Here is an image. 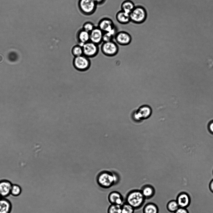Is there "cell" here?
I'll return each instance as SVG.
<instances>
[{"label": "cell", "instance_id": "5", "mask_svg": "<svg viewBox=\"0 0 213 213\" xmlns=\"http://www.w3.org/2000/svg\"><path fill=\"white\" fill-rule=\"evenodd\" d=\"M72 64L74 68L80 72H84L90 67L91 62L90 58L83 55L74 57Z\"/></svg>", "mask_w": 213, "mask_h": 213}, {"label": "cell", "instance_id": "29", "mask_svg": "<svg viewBox=\"0 0 213 213\" xmlns=\"http://www.w3.org/2000/svg\"><path fill=\"white\" fill-rule=\"evenodd\" d=\"M209 188L210 191L213 193V179L209 183Z\"/></svg>", "mask_w": 213, "mask_h": 213}, {"label": "cell", "instance_id": "15", "mask_svg": "<svg viewBox=\"0 0 213 213\" xmlns=\"http://www.w3.org/2000/svg\"><path fill=\"white\" fill-rule=\"evenodd\" d=\"M117 21L122 24H126L131 22L130 14L121 10L118 12L116 15Z\"/></svg>", "mask_w": 213, "mask_h": 213}, {"label": "cell", "instance_id": "19", "mask_svg": "<svg viewBox=\"0 0 213 213\" xmlns=\"http://www.w3.org/2000/svg\"><path fill=\"white\" fill-rule=\"evenodd\" d=\"M134 3L131 0H125L121 4V10L130 14L135 7Z\"/></svg>", "mask_w": 213, "mask_h": 213}, {"label": "cell", "instance_id": "10", "mask_svg": "<svg viewBox=\"0 0 213 213\" xmlns=\"http://www.w3.org/2000/svg\"><path fill=\"white\" fill-rule=\"evenodd\" d=\"M98 27L103 32H110L116 27L111 19L104 18L100 21Z\"/></svg>", "mask_w": 213, "mask_h": 213}, {"label": "cell", "instance_id": "6", "mask_svg": "<svg viewBox=\"0 0 213 213\" xmlns=\"http://www.w3.org/2000/svg\"><path fill=\"white\" fill-rule=\"evenodd\" d=\"M102 52L108 57H113L118 52L119 47L117 43L113 41L103 42L101 46Z\"/></svg>", "mask_w": 213, "mask_h": 213}, {"label": "cell", "instance_id": "21", "mask_svg": "<svg viewBox=\"0 0 213 213\" xmlns=\"http://www.w3.org/2000/svg\"><path fill=\"white\" fill-rule=\"evenodd\" d=\"M71 53L74 57L83 55L82 46L79 44L73 46L71 50Z\"/></svg>", "mask_w": 213, "mask_h": 213}, {"label": "cell", "instance_id": "9", "mask_svg": "<svg viewBox=\"0 0 213 213\" xmlns=\"http://www.w3.org/2000/svg\"><path fill=\"white\" fill-rule=\"evenodd\" d=\"M114 39L117 44L121 46H126L129 44L132 40L130 34L125 31L118 32L116 34Z\"/></svg>", "mask_w": 213, "mask_h": 213}, {"label": "cell", "instance_id": "4", "mask_svg": "<svg viewBox=\"0 0 213 213\" xmlns=\"http://www.w3.org/2000/svg\"><path fill=\"white\" fill-rule=\"evenodd\" d=\"M152 110L149 105L141 106L132 113L133 119L136 121H140L149 118L151 115Z\"/></svg>", "mask_w": 213, "mask_h": 213}, {"label": "cell", "instance_id": "12", "mask_svg": "<svg viewBox=\"0 0 213 213\" xmlns=\"http://www.w3.org/2000/svg\"><path fill=\"white\" fill-rule=\"evenodd\" d=\"M103 32L98 27H95L90 33V41L98 45L102 42Z\"/></svg>", "mask_w": 213, "mask_h": 213}, {"label": "cell", "instance_id": "13", "mask_svg": "<svg viewBox=\"0 0 213 213\" xmlns=\"http://www.w3.org/2000/svg\"><path fill=\"white\" fill-rule=\"evenodd\" d=\"M176 201L179 207L186 208L190 205L191 198L187 193L182 192L178 195Z\"/></svg>", "mask_w": 213, "mask_h": 213}, {"label": "cell", "instance_id": "3", "mask_svg": "<svg viewBox=\"0 0 213 213\" xmlns=\"http://www.w3.org/2000/svg\"><path fill=\"white\" fill-rule=\"evenodd\" d=\"M147 16L145 8L141 6H136L130 14L131 22L136 24H141L144 22Z\"/></svg>", "mask_w": 213, "mask_h": 213}, {"label": "cell", "instance_id": "32", "mask_svg": "<svg viewBox=\"0 0 213 213\" xmlns=\"http://www.w3.org/2000/svg\"></svg>", "mask_w": 213, "mask_h": 213}, {"label": "cell", "instance_id": "27", "mask_svg": "<svg viewBox=\"0 0 213 213\" xmlns=\"http://www.w3.org/2000/svg\"><path fill=\"white\" fill-rule=\"evenodd\" d=\"M174 213H189L186 208L179 207Z\"/></svg>", "mask_w": 213, "mask_h": 213}, {"label": "cell", "instance_id": "28", "mask_svg": "<svg viewBox=\"0 0 213 213\" xmlns=\"http://www.w3.org/2000/svg\"><path fill=\"white\" fill-rule=\"evenodd\" d=\"M208 129L209 131L213 134V120H212L209 123Z\"/></svg>", "mask_w": 213, "mask_h": 213}, {"label": "cell", "instance_id": "30", "mask_svg": "<svg viewBox=\"0 0 213 213\" xmlns=\"http://www.w3.org/2000/svg\"><path fill=\"white\" fill-rule=\"evenodd\" d=\"M97 4H100L103 2L105 0H94Z\"/></svg>", "mask_w": 213, "mask_h": 213}, {"label": "cell", "instance_id": "18", "mask_svg": "<svg viewBox=\"0 0 213 213\" xmlns=\"http://www.w3.org/2000/svg\"><path fill=\"white\" fill-rule=\"evenodd\" d=\"M77 39L79 45L83 44L90 41V33L83 29L80 30L77 35Z\"/></svg>", "mask_w": 213, "mask_h": 213}, {"label": "cell", "instance_id": "31", "mask_svg": "<svg viewBox=\"0 0 213 213\" xmlns=\"http://www.w3.org/2000/svg\"><path fill=\"white\" fill-rule=\"evenodd\" d=\"M1 198V196H0V198Z\"/></svg>", "mask_w": 213, "mask_h": 213}, {"label": "cell", "instance_id": "25", "mask_svg": "<svg viewBox=\"0 0 213 213\" xmlns=\"http://www.w3.org/2000/svg\"><path fill=\"white\" fill-rule=\"evenodd\" d=\"M22 189L19 185L15 184H12L10 194L14 196H17L20 195Z\"/></svg>", "mask_w": 213, "mask_h": 213}, {"label": "cell", "instance_id": "24", "mask_svg": "<svg viewBox=\"0 0 213 213\" xmlns=\"http://www.w3.org/2000/svg\"><path fill=\"white\" fill-rule=\"evenodd\" d=\"M121 213H134L135 209L131 206L126 203L121 205Z\"/></svg>", "mask_w": 213, "mask_h": 213}, {"label": "cell", "instance_id": "11", "mask_svg": "<svg viewBox=\"0 0 213 213\" xmlns=\"http://www.w3.org/2000/svg\"><path fill=\"white\" fill-rule=\"evenodd\" d=\"M12 185V183L7 180L0 181V196L1 197L5 198L11 194Z\"/></svg>", "mask_w": 213, "mask_h": 213}, {"label": "cell", "instance_id": "26", "mask_svg": "<svg viewBox=\"0 0 213 213\" xmlns=\"http://www.w3.org/2000/svg\"><path fill=\"white\" fill-rule=\"evenodd\" d=\"M94 24L90 22H87L84 23L82 29L85 31L90 33L95 28Z\"/></svg>", "mask_w": 213, "mask_h": 213}, {"label": "cell", "instance_id": "16", "mask_svg": "<svg viewBox=\"0 0 213 213\" xmlns=\"http://www.w3.org/2000/svg\"><path fill=\"white\" fill-rule=\"evenodd\" d=\"M10 201L5 198H0V213H10L12 210Z\"/></svg>", "mask_w": 213, "mask_h": 213}, {"label": "cell", "instance_id": "2", "mask_svg": "<svg viewBox=\"0 0 213 213\" xmlns=\"http://www.w3.org/2000/svg\"><path fill=\"white\" fill-rule=\"evenodd\" d=\"M98 184L101 187L108 189L116 185L114 172L104 170L100 172L96 178Z\"/></svg>", "mask_w": 213, "mask_h": 213}, {"label": "cell", "instance_id": "1", "mask_svg": "<svg viewBox=\"0 0 213 213\" xmlns=\"http://www.w3.org/2000/svg\"><path fill=\"white\" fill-rule=\"evenodd\" d=\"M145 200L141 190H134L127 193L126 198V202L136 210L142 206Z\"/></svg>", "mask_w": 213, "mask_h": 213}, {"label": "cell", "instance_id": "22", "mask_svg": "<svg viewBox=\"0 0 213 213\" xmlns=\"http://www.w3.org/2000/svg\"><path fill=\"white\" fill-rule=\"evenodd\" d=\"M179 207L176 200L170 201L166 205L167 210L170 212L174 213Z\"/></svg>", "mask_w": 213, "mask_h": 213}, {"label": "cell", "instance_id": "7", "mask_svg": "<svg viewBox=\"0 0 213 213\" xmlns=\"http://www.w3.org/2000/svg\"><path fill=\"white\" fill-rule=\"evenodd\" d=\"M82 46L83 55L89 58L95 57L99 52L98 45L90 41L84 44Z\"/></svg>", "mask_w": 213, "mask_h": 213}, {"label": "cell", "instance_id": "23", "mask_svg": "<svg viewBox=\"0 0 213 213\" xmlns=\"http://www.w3.org/2000/svg\"><path fill=\"white\" fill-rule=\"evenodd\" d=\"M121 205L111 204L108 209L107 213H121Z\"/></svg>", "mask_w": 213, "mask_h": 213}, {"label": "cell", "instance_id": "8", "mask_svg": "<svg viewBox=\"0 0 213 213\" xmlns=\"http://www.w3.org/2000/svg\"><path fill=\"white\" fill-rule=\"evenodd\" d=\"M97 4L94 0H79L78 3L80 10L86 14L92 13L96 8Z\"/></svg>", "mask_w": 213, "mask_h": 213}, {"label": "cell", "instance_id": "20", "mask_svg": "<svg viewBox=\"0 0 213 213\" xmlns=\"http://www.w3.org/2000/svg\"><path fill=\"white\" fill-rule=\"evenodd\" d=\"M143 213H158L159 209L157 206L153 203L146 204L142 210Z\"/></svg>", "mask_w": 213, "mask_h": 213}, {"label": "cell", "instance_id": "17", "mask_svg": "<svg viewBox=\"0 0 213 213\" xmlns=\"http://www.w3.org/2000/svg\"><path fill=\"white\" fill-rule=\"evenodd\" d=\"M141 190L146 199L152 198L155 193L154 188L152 186L149 185L143 186Z\"/></svg>", "mask_w": 213, "mask_h": 213}, {"label": "cell", "instance_id": "14", "mask_svg": "<svg viewBox=\"0 0 213 213\" xmlns=\"http://www.w3.org/2000/svg\"><path fill=\"white\" fill-rule=\"evenodd\" d=\"M108 199L111 204L121 205L123 203V197L122 195L117 191H114L110 193Z\"/></svg>", "mask_w": 213, "mask_h": 213}]
</instances>
